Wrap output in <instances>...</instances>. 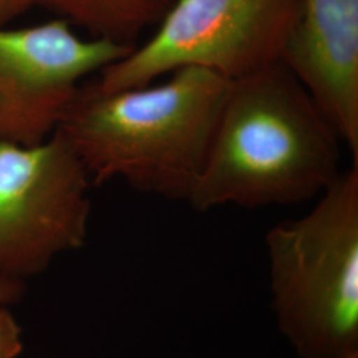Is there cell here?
I'll use <instances>...</instances> for the list:
<instances>
[{"label":"cell","mask_w":358,"mask_h":358,"mask_svg":"<svg viewBox=\"0 0 358 358\" xmlns=\"http://www.w3.org/2000/svg\"><path fill=\"white\" fill-rule=\"evenodd\" d=\"M272 308L300 358H358V164L266 236Z\"/></svg>","instance_id":"cell-3"},{"label":"cell","mask_w":358,"mask_h":358,"mask_svg":"<svg viewBox=\"0 0 358 358\" xmlns=\"http://www.w3.org/2000/svg\"><path fill=\"white\" fill-rule=\"evenodd\" d=\"M90 180L56 130L34 146L0 141V275H36L85 243Z\"/></svg>","instance_id":"cell-5"},{"label":"cell","mask_w":358,"mask_h":358,"mask_svg":"<svg viewBox=\"0 0 358 358\" xmlns=\"http://www.w3.org/2000/svg\"><path fill=\"white\" fill-rule=\"evenodd\" d=\"M24 292V285L20 279L0 275V304L17 303Z\"/></svg>","instance_id":"cell-10"},{"label":"cell","mask_w":358,"mask_h":358,"mask_svg":"<svg viewBox=\"0 0 358 358\" xmlns=\"http://www.w3.org/2000/svg\"><path fill=\"white\" fill-rule=\"evenodd\" d=\"M35 4L36 0H0V27L6 26Z\"/></svg>","instance_id":"cell-11"},{"label":"cell","mask_w":358,"mask_h":358,"mask_svg":"<svg viewBox=\"0 0 358 358\" xmlns=\"http://www.w3.org/2000/svg\"><path fill=\"white\" fill-rule=\"evenodd\" d=\"M282 62L358 164V0H300Z\"/></svg>","instance_id":"cell-7"},{"label":"cell","mask_w":358,"mask_h":358,"mask_svg":"<svg viewBox=\"0 0 358 358\" xmlns=\"http://www.w3.org/2000/svg\"><path fill=\"white\" fill-rule=\"evenodd\" d=\"M299 16L300 0H174L153 36L93 83L141 87L186 66L236 80L282 62Z\"/></svg>","instance_id":"cell-4"},{"label":"cell","mask_w":358,"mask_h":358,"mask_svg":"<svg viewBox=\"0 0 358 358\" xmlns=\"http://www.w3.org/2000/svg\"><path fill=\"white\" fill-rule=\"evenodd\" d=\"M167 76L122 90L93 81L77 87L55 130L93 183L122 179L136 190L189 202L232 80L196 66Z\"/></svg>","instance_id":"cell-1"},{"label":"cell","mask_w":358,"mask_h":358,"mask_svg":"<svg viewBox=\"0 0 358 358\" xmlns=\"http://www.w3.org/2000/svg\"><path fill=\"white\" fill-rule=\"evenodd\" d=\"M0 304V358H15L23 350L20 328L13 315Z\"/></svg>","instance_id":"cell-9"},{"label":"cell","mask_w":358,"mask_h":358,"mask_svg":"<svg viewBox=\"0 0 358 358\" xmlns=\"http://www.w3.org/2000/svg\"><path fill=\"white\" fill-rule=\"evenodd\" d=\"M136 45L80 38L64 19L22 29L0 27V141L34 146L55 130L77 83Z\"/></svg>","instance_id":"cell-6"},{"label":"cell","mask_w":358,"mask_h":358,"mask_svg":"<svg viewBox=\"0 0 358 358\" xmlns=\"http://www.w3.org/2000/svg\"><path fill=\"white\" fill-rule=\"evenodd\" d=\"M341 138L282 62L232 80L190 205L299 203L341 173Z\"/></svg>","instance_id":"cell-2"},{"label":"cell","mask_w":358,"mask_h":358,"mask_svg":"<svg viewBox=\"0 0 358 358\" xmlns=\"http://www.w3.org/2000/svg\"><path fill=\"white\" fill-rule=\"evenodd\" d=\"M174 0H36L92 38L136 45L142 32L159 23Z\"/></svg>","instance_id":"cell-8"}]
</instances>
